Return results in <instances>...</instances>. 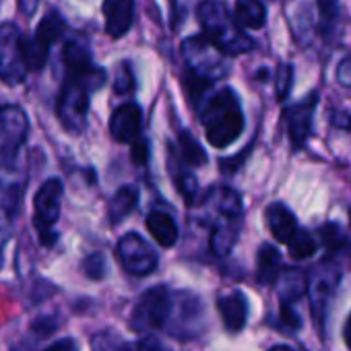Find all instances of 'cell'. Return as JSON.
Segmentation results:
<instances>
[{"mask_svg": "<svg viewBox=\"0 0 351 351\" xmlns=\"http://www.w3.org/2000/svg\"><path fill=\"white\" fill-rule=\"evenodd\" d=\"M291 85H293V66L287 64V62H281L279 69H277V75H275V89H277V99L279 101H283L289 95Z\"/></svg>", "mask_w": 351, "mask_h": 351, "instance_id": "cell-31", "label": "cell"}, {"mask_svg": "<svg viewBox=\"0 0 351 351\" xmlns=\"http://www.w3.org/2000/svg\"><path fill=\"white\" fill-rule=\"evenodd\" d=\"M62 193L64 186L58 178H50L46 180L34 201L36 207V217H34V226L40 234V240L44 246H52L56 242V234H54V226L60 217V201H62Z\"/></svg>", "mask_w": 351, "mask_h": 351, "instance_id": "cell-10", "label": "cell"}, {"mask_svg": "<svg viewBox=\"0 0 351 351\" xmlns=\"http://www.w3.org/2000/svg\"><path fill=\"white\" fill-rule=\"evenodd\" d=\"M25 182L23 180H0V211H5L9 217L17 213L21 207Z\"/></svg>", "mask_w": 351, "mask_h": 351, "instance_id": "cell-23", "label": "cell"}, {"mask_svg": "<svg viewBox=\"0 0 351 351\" xmlns=\"http://www.w3.org/2000/svg\"><path fill=\"white\" fill-rule=\"evenodd\" d=\"M238 240V223H226L213 228L211 234V252L215 256H228Z\"/></svg>", "mask_w": 351, "mask_h": 351, "instance_id": "cell-25", "label": "cell"}, {"mask_svg": "<svg viewBox=\"0 0 351 351\" xmlns=\"http://www.w3.org/2000/svg\"><path fill=\"white\" fill-rule=\"evenodd\" d=\"M281 275V254L273 244H263L256 256V279L261 285H273Z\"/></svg>", "mask_w": 351, "mask_h": 351, "instance_id": "cell-20", "label": "cell"}, {"mask_svg": "<svg viewBox=\"0 0 351 351\" xmlns=\"http://www.w3.org/2000/svg\"><path fill=\"white\" fill-rule=\"evenodd\" d=\"M173 180H176V186H178L180 195L184 197V201L189 205H195L197 201V195H199V184H197V178L189 171H173Z\"/></svg>", "mask_w": 351, "mask_h": 351, "instance_id": "cell-28", "label": "cell"}, {"mask_svg": "<svg viewBox=\"0 0 351 351\" xmlns=\"http://www.w3.org/2000/svg\"><path fill=\"white\" fill-rule=\"evenodd\" d=\"M337 79L343 87H351V56L345 58L337 69Z\"/></svg>", "mask_w": 351, "mask_h": 351, "instance_id": "cell-38", "label": "cell"}, {"mask_svg": "<svg viewBox=\"0 0 351 351\" xmlns=\"http://www.w3.org/2000/svg\"><path fill=\"white\" fill-rule=\"evenodd\" d=\"M62 58L66 64V75H81V73H87L89 69L95 66L87 40H83L79 36L66 40L64 50H62Z\"/></svg>", "mask_w": 351, "mask_h": 351, "instance_id": "cell-16", "label": "cell"}, {"mask_svg": "<svg viewBox=\"0 0 351 351\" xmlns=\"http://www.w3.org/2000/svg\"><path fill=\"white\" fill-rule=\"evenodd\" d=\"M66 21L58 11H50L38 25L36 34L32 38H25L23 50H25V62L29 71H42L48 62L50 48L64 36Z\"/></svg>", "mask_w": 351, "mask_h": 351, "instance_id": "cell-9", "label": "cell"}, {"mask_svg": "<svg viewBox=\"0 0 351 351\" xmlns=\"http://www.w3.org/2000/svg\"><path fill=\"white\" fill-rule=\"evenodd\" d=\"M93 351H130V347L114 332H97L91 339Z\"/></svg>", "mask_w": 351, "mask_h": 351, "instance_id": "cell-30", "label": "cell"}, {"mask_svg": "<svg viewBox=\"0 0 351 351\" xmlns=\"http://www.w3.org/2000/svg\"><path fill=\"white\" fill-rule=\"evenodd\" d=\"M138 203V193L134 186H122L116 191V195L110 201V221L112 223H120L124 221L136 207Z\"/></svg>", "mask_w": 351, "mask_h": 351, "instance_id": "cell-21", "label": "cell"}, {"mask_svg": "<svg viewBox=\"0 0 351 351\" xmlns=\"http://www.w3.org/2000/svg\"><path fill=\"white\" fill-rule=\"evenodd\" d=\"M343 339H345L347 347L351 349V314H349V318H347V322L343 326Z\"/></svg>", "mask_w": 351, "mask_h": 351, "instance_id": "cell-41", "label": "cell"}, {"mask_svg": "<svg viewBox=\"0 0 351 351\" xmlns=\"http://www.w3.org/2000/svg\"><path fill=\"white\" fill-rule=\"evenodd\" d=\"M104 83H106V71L99 66H93L91 71L81 75H66V81L58 93L56 116L69 132L79 134L85 130L87 114H89V97L93 91L104 87Z\"/></svg>", "mask_w": 351, "mask_h": 351, "instance_id": "cell-2", "label": "cell"}, {"mask_svg": "<svg viewBox=\"0 0 351 351\" xmlns=\"http://www.w3.org/2000/svg\"><path fill=\"white\" fill-rule=\"evenodd\" d=\"M29 132V118L23 108L9 104L0 108V167L15 163Z\"/></svg>", "mask_w": 351, "mask_h": 351, "instance_id": "cell-8", "label": "cell"}, {"mask_svg": "<svg viewBox=\"0 0 351 351\" xmlns=\"http://www.w3.org/2000/svg\"><path fill=\"white\" fill-rule=\"evenodd\" d=\"M143 112L136 104H122L110 118V132L118 143H132L141 136Z\"/></svg>", "mask_w": 351, "mask_h": 351, "instance_id": "cell-13", "label": "cell"}, {"mask_svg": "<svg viewBox=\"0 0 351 351\" xmlns=\"http://www.w3.org/2000/svg\"><path fill=\"white\" fill-rule=\"evenodd\" d=\"M265 3H269V0H265Z\"/></svg>", "mask_w": 351, "mask_h": 351, "instance_id": "cell-46", "label": "cell"}, {"mask_svg": "<svg viewBox=\"0 0 351 351\" xmlns=\"http://www.w3.org/2000/svg\"><path fill=\"white\" fill-rule=\"evenodd\" d=\"M101 11L110 38L118 40L130 32L134 21V0H104Z\"/></svg>", "mask_w": 351, "mask_h": 351, "instance_id": "cell-14", "label": "cell"}, {"mask_svg": "<svg viewBox=\"0 0 351 351\" xmlns=\"http://www.w3.org/2000/svg\"><path fill=\"white\" fill-rule=\"evenodd\" d=\"M178 151H180V157L186 165H193V167H201L207 163V153L205 149L201 147V143L189 132V130H182L180 136H178Z\"/></svg>", "mask_w": 351, "mask_h": 351, "instance_id": "cell-24", "label": "cell"}, {"mask_svg": "<svg viewBox=\"0 0 351 351\" xmlns=\"http://www.w3.org/2000/svg\"><path fill=\"white\" fill-rule=\"evenodd\" d=\"M3 261H5V254H3V244H0V267H3Z\"/></svg>", "mask_w": 351, "mask_h": 351, "instance_id": "cell-44", "label": "cell"}, {"mask_svg": "<svg viewBox=\"0 0 351 351\" xmlns=\"http://www.w3.org/2000/svg\"><path fill=\"white\" fill-rule=\"evenodd\" d=\"M271 351H295V349L289 345H275V347H271Z\"/></svg>", "mask_w": 351, "mask_h": 351, "instance_id": "cell-43", "label": "cell"}, {"mask_svg": "<svg viewBox=\"0 0 351 351\" xmlns=\"http://www.w3.org/2000/svg\"><path fill=\"white\" fill-rule=\"evenodd\" d=\"M44 351H79V343L71 337L66 339H60V341H54L50 347H46Z\"/></svg>", "mask_w": 351, "mask_h": 351, "instance_id": "cell-39", "label": "cell"}, {"mask_svg": "<svg viewBox=\"0 0 351 351\" xmlns=\"http://www.w3.org/2000/svg\"><path fill=\"white\" fill-rule=\"evenodd\" d=\"M217 310L223 318L228 330L238 332L246 326L248 320V300L242 291H232L217 300Z\"/></svg>", "mask_w": 351, "mask_h": 351, "instance_id": "cell-15", "label": "cell"}, {"mask_svg": "<svg viewBox=\"0 0 351 351\" xmlns=\"http://www.w3.org/2000/svg\"><path fill=\"white\" fill-rule=\"evenodd\" d=\"M339 279H341V271L330 261L318 263L308 273L306 291H308L310 308H312V314H314V320L318 322V326H322V322L328 316V310H330Z\"/></svg>", "mask_w": 351, "mask_h": 351, "instance_id": "cell-6", "label": "cell"}, {"mask_svg": "<svg viewBox=\"0 0 351 351\" xmlns=\"http://www.w3.org/2000/svg\"><path fill=\"white\" fill-rule=\"evenodd\" d=\"M347 252H349V254H351V246H349V250H347Z\"/></svg>", "mask_w": 351, "mask_h": 351, "instance_id": "cell-45", "label": "cell"}, {"mask_svg": "<svg viewBox=\"0 0 351 351\" xmlns=\"http://www.w3.org/2000/svg\"><path fill=\"white\" fill-rule=\"evenodd\" d=\"M23 44L25 36L15 23L0 25V81L11 87L23 83L29 73Z\"/></svg>", "mask_w": 351, "mask_h": 351, "instance_id": "cell-5", "label": "cell"}, {"mask_svg": "<svg viewBox=\"0 0 351 351\" xmlns=\"http://www.w3.org/2000/svg\"><path fill=\"white\" fill-rule=\"evenodd\" d=\"M234 19L242 29H261L267 23V3L265 0H236Z\"/></svg>", "mask_w": 351, "mask_h": 351, "instance_id": "cell-18", "label": "cell"}, {"mask_svg": "<svg viewBox=\"0 0 351 351\" xmlns=\"http://www.w3.org/2000/svg\"><path fill=\"white\" fill-rule=\"evenodd\" d=\"M116 256L122 263V267L136 277L151 275L157 269L155 248L136 232H130L120 238V242L116 246Z\"/></svg>", "mask_w": 351, "mask_h": 351, "instance_id": "cell-11", "label": "cell"}, {"mask_svg": "<svg viewBox=\"0 0 351 351\" xmlns=\"http://www.w3.org/2000/svg\"><path fill=\"white\" fill-rule=\"evenodd\" d=\"M279 298L281 304H293L306 291V277L298 269H285L279 275Z\"/></svg>", "mask_w": 351, "mask_h": 351, "instance_id": "cell-22", "label": "cell"}, {"mask_svg": "<svg viewBox=\"0 0 351 351\" xmlns=\"http://www.w3.org/2000/svg\"><path fill=\"white\" fill-rule=\"evenodd\" d=\"M182 58L186 64V77L213 85L230 75V60L219 52L205 36H191L182 42Z\"/></svg>", "mask_w": 351, "mask_h": 351, "instance_id": "cell-4", "label": "cell"}, {"mask_svg": "<svg viewBox=\"0 0 351 351\" xmlns=\"http://www.w3.org/2000/svg\"><path fill=\"white\" fill-rule=\"evenodd\" d=\"M316 104H318V95L310 93L302 101H298V104L283 110V120L287 124V134H289V141H291L293 149L304 147V143L310 138V134H312V116H314Z\"/></svg>", "mask_w": 351, "mask_h": 351, "instance_id": "cell-12", "label": "cell"}, {"mask_svg": "<svg viewBox=\"0 0 351 351\" xmlns=\"http://www.w3.org/2000/svg\"><path fill=\"white\" fill-rule=\"evenodd\" d=\"M147 230L155 238V242L163 248H171L178 242V226H176L173 217L161 211H153L147 215Z\"/></svg>", "mask_w": 351, "mask_h": 351, "instance_id": "cell-19", "label": "cell"}, {"mask_svg": "<svg viewBox=\"0 0 351 351\" xmlns=\"http://www.w3.org/2000/svg\"><path fill=\"white\" fill-rule=\"evenodd\" d=\"M147 159H149V143L138 136L136 141H132V161L143 165L147 163Z\"/></svg>", "mask_w": 351, "mask_h": 351, "instance_id": "cell-35", "label": "cell"}, {"mask_svg": "<svg viewBox=\"0 0 351 351\" xmlns=\"http://www.w3.org/2000/svg\"><path fill=\"white\" fill-rule=\"evenodd\" d=\"M339 118H341V120H332V122H335L337 126H343V128H351V112H349V114H341Z\"/></svg>", "mask_w": 351, "mask_h": 351, "instance_id": "cell-42", "label": "cell"}, {"mask_svg": "<svg viewBox=\"0 0 351 351\" xmlns=\"http://www.w3.org/2000/svg\"><path fill=\"white\" fill-rule=\"evenodd\" d=\"M203 36L226 56H240L254 50V40L244 34L234 15L219 0H205L197 9Z\"/></svg>", "mask_w": 351, "mask_h": 351, "instance_id": "cell-3", "label": "cell"}, {"mask_svg": "<svg viewBox=\"0 0 351 351\" xmlns=\"http://www.w3.org/2000/svg\"><path fill=\"white\" fill-rule=\"evenodd\" d=\"M287 248H289L291 258H295V261H306V258L314 256V252H316V240H314L308 232L298 230V232L291 236V240L287 242Z\"/></svg>", "mask_w": 351, "mask_h": 351, "instance_id": "cell-26", "label": "cell"}, {"mask_svg": "<svg viewBox=\"0 0 351 351\" xmlns=\"http://www.w3.org/2000/svg\"><path fill=\"white\" fill-rule=\"evenodd\" d=\"M19 7L27 17H32L38 9V0H19Z\"/></svg>", "mask_w": 351, "mask_h": 351, "instance_id": "cell-40", "label": "cell"}, {"mask_svg": "<svg viewBox=\"0 0 351 351\" xmlns=\"http://www.w3.org/2000/svg\"><path fill=\"white\" fill-rule=\"evenodd\" d=\"M171 304H173V295L169 293L165 285L147 289L138 298L132 310V326L138 332H153V330L163 328L169 320Z\"/></svg>", "mask_w": 351, "mask_h": 351, "instance_id": "cell-7", "label": "cell"}, {"mask_svg": "<svg viewBox=\"0 0 351 351\" xmlns=\"http://www.w3.org/2000/svg\"><path fill=\"white\" fill-rule=\"evenodd\" d=\"M130 351H169L163 343H159L153 337H145L138 343H134V347H130Z\"/></svg>", "mask_w": 351, "mask_h": 351, "instance_id": "cell-36", "label": "cell"}, {"mask_svg": "<svg viewBox=\"0 0 351 351\" xmlns=\"http://www.w3.org/2000/svg\"><path fill=\"white\" fill-rule=\"evenodd\" d=\"M320 240L324 244L326 250L335 252V250H345L347 242H345V236L341 232V228L337 223H326L320 228Z\"/></svg>", "mask_w": 351, "mask_h": 351, "instance_id": "cell-29", "label": "cell"}, {"mask_svg": "<svg viewBox=\"0 0 351 351\" xmlns=\"http://www.w3.org/2000/svg\"><path fill=\"white\" fill-rule=\"evenodd\" d=\"M199 116L207 141L217 149H226L236 143L244 130V112L240 97L232 87H221L205 95L201 99Z\"/></svg>", "mask_w": 351, "mask_h": 351, "instance_id": "cell-1", "label": "cell"}, {"mask_svg": "<svg viewBox=\"0 0 351 351\" xmlns=\"http://www.w3.org/2000/svg\"><path fill=\"white\" fill-rule=\"evenodd\" d=\"M316 5L320 15V32L328 36L339 19V0H316Z\"/></svg>", "mask_w": 351, "mask_h": 351, "instance_id": "cell-27", "label": "cell"}, {"mask_svg": "<svg viewBox=\"0 0 351 351\" xmlns=\"http://www.w3.org/2000/svg\"><path fill=\"white\" fill-rule=\"evenodd\" d=\"M267 226L271 230V234L275 236L277 242L287 244L291 240V236L300 230L293 213L283 205V203H273L267 209Z\"/></svg>", "mask_w": 351, "mask_h": 351, "instance_id": "cell-17", "label": "cell"}, {"mask_svg": "<svg viewBox=\"0 0 351 351\" xmlns=\"http://www.w3.org/2000/svg\"><path fill=\"white\" fill-rule=\"evenodd\" d=\"M32 328H34L36 332H40V335H50L52 330L58 328V322H56L52 316H42V318H38V320L32 324Z\"/></svg>", "mask_w": 351, "mask_h": 351, "instance_id": "cell-37", "label": "cell"}, {"mask_svg": "<svg viewBox=\"0 0 351 351\" xmlns=\"http://www.w3.org/2000/svg\"><path fill=\"white\" fill-rule=\"evenodd\" d=\"M134 73H132V69H130V64L124 60V62H120V66H118V71H116V83H114V89H116V93L118 95H126V93H130L132 89H134Z\"/></svg>", "mask_w": 351, "mask_h": 351, "instance_id": "cell-32", "label": "cell"}, {"mask_svg": "<svg viewBox=\"0 0 351 351\" xmlns=\"http://www.w3.org/2000/svg\"><path fill=\"white\" fill-rule=\"evenodd\" d=\"M279 320H281V324H283L285 328H289V330H298V328L302 326V318H300V314L293 310L291 304H281V306H279Z\"/></svg>", "mask_w": 351, "mask_h": 351, "instance_id": "cell-34", "label": "cell"}, {"mask_svg": "<svg viewBox=\"0 0 351 351\" xmlns=\"http://www.w3.org/2000/svg\"><path fill=\"white\" fill-rule=\"evenodd\" d=\"M83 273H85L89 279H93V281L101 279V277L106 275V258H104L99 252L87 256V258L83 261Z\"/></svg>", "mask_w": 351, "mask_h": 351, "instance_id": "cell-33", "label": "cell"}]
</instances>
